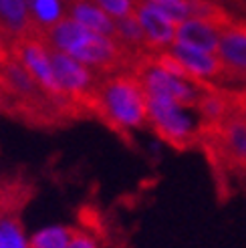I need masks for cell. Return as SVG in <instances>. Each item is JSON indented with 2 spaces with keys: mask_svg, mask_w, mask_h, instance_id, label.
Segmentation results:
<instances>
[{
  "mask_svg": "<svg viewBox=\"0 0 246 248\" xmlns=\"http://www.w3.org/2000/svg\"><path fill=\"white\" fill-rule=\"evenodd\" d=\"M45 43L53 51L75 57L91 71L111 69L121 57V45L113 36L91 32L71 16H65L53 29L45 31Z\"/></svg>",
  "mask_w": 246,
  "mask_h": 248,
  "instance_id": "cell-1",
  "label": "cell"
},
{
  "mask_svg": "<svg viewBox=\"0 0 246 248\" xmlns=\"http://www.w3.org/2000/svg\"><path fill=\"white\" fill-rule=\"evenodd\" d=\"M101 113L121 131H135L147 125V97L138 77H109L97 91Z\"/></svg>",
  "mask_w": 246,
  "mask_h": 248,
  "instance_id": "cell-2",
  "label": "cell"
},
{
  "mask_svg": "<svg viewBox=\"0 0 246 248\" xmlns=\"http://www.w3.org/2000/svg\"><path fill=\"white\" fill-rule=\"evenodd\" d=\"M147 125L168 143L182 147L194 140L198 131V119L192 107L168 101V99L147 97Z\"/></svg>",
  "mask_w": 246,
  "mask_h": 248,
  "instance_id": "cell-3",
  "label": "cell"
},
{
  "mask_svg": "<svg viewBox=\"0 0 246 248\" xmlns=\"http://www.w3.org/2000/svg\"><path fill=\"white\" fill-rule=\"evenodd\" d=\"M139 83L145 91V97H154V99H168V101H174L180 105H186L196 109L200 97H202V89L198 87V83L188 79V77H180L169 73L166 67H162L154 61V63H147L141 73H139Z\"/></svg>",
  "mask_w": 246,
  "mask_h": 248,
  "instance_id": "cell-4",
  "label": "cell"
},
{
  "mask_svg": "<svg viewBox=\"0 0 246 248\" xmlns=\"http://www.w3.org/2000/svg\"><path fill=\"white\" fill-rule=\"evenodd\" d=\"M12 57L29 71V75L39 85V89L45 93V97L57 99V101H69L57 85L53 59H51V46L45 41H36V39H31V36L18 39Z\"/></svg>",
  "mask_w": 246,
  "mask_h": 248,
  "instance_id": "cell-5",
  "label": "cell"
},
{
  "mask_svg": "<svg viewBox=\"0 0 246 248\" xmlns=\"http://www.w3.org/2000/svg\"><path fill=\"white\" fill-rule=\"evenodd\" d=\"M53 59V71L61 93L67 99L85 97L93 91L95 87V71H91L87 65H83L75 57L59 53L51 48Z\"/></svg>",
  "mask_w": 246,
  "mask_h": 248,
  "instance_id": "cell-6",
  "label": "cell"
},
{
  "mask_svg": "<svg viewBox=\"0 0 246 248\" xmlns=\"http://www.w3.org/2000/svg\"><path fill=\"white\" fill-rule=\"evenodd\" d=\"M135 16L139 20L147 46L157 48V51H168L176 43L178 24L159 6L150 2H139L138 10H135Z\"/></svg>",
  "mask_w": 246,
  "mask_h": 248,
  "instance_id": "cell-7",
  "label": "cell"
},
{
  "mask_svg": "<svg viewBox=\"0 0 246 248\" xmlns=\"http://www.w3.org/2000/svg\"><path fill=\"white\" fill-rule=\"evenodd\" d=\"M168 53L180 63V67L188 75V79H192L196 83L212 81L224 71L218 55L210 53V51H204V48H196V46H190V45L174 43L168 48Z\"/></svg>",
  "mask_w": 246,
  "mask_h": 248,
  "instance_id": "cell-8",
  "label": "cell"
},
{
  "mask_svg": "<svg viewBox=\"0 0 246 248\" xmlns=\"http://www.w3.org/2000/svg\"><path fill=\"white\" fill-rule=\"evenodd\" d=\"M224 24H220L218 18H206V16H192L178 24L176 31V43L190 45L196 48L216 53L218 43L222 36Z\"/></svg>",
  "mask_w": 246,
  "mask_h": 248,
  "instance_id": "cell-9",
  "label": "cell"
},
{
  "mask_svg": "<svg viewBox=\"0 0 246 248\" xmlns=\"http://www.w3.org/2000/svg\"><path fill=\"white\" fill-rule=\"evenodd\" d=\"M216 55L224 71L246 77V27L242 24L224 27Z\"/></svg>",
  "mask_w": 246,
  "mask_h": 248,
  "instance_id": "cell-10",
  "label": "cell"
},
{
  "mask_svg": "<svg viewBox=\"0 0 246 248\" xmlns=\"http://www.w3.org/2000/svg\"><path fill=\"white\" fill-rule=\"evenodd\" d=\"M75 22L85 27L91 32L113 36L115 39V20L101 10L93 0H71L69 2V15Z\"/></svg>",
  "mask_w": 246,
  "mask_h": 248,
  "instance_id": "cell-11",
  "label": "cell"
},
{
  "mask_svg": "<svg viewBox=\"0 0 246 248\" xmlns=\"http://www.w3.org/2000/svg\"><path fill=\"white\" fill-rule=\"evenodd\" d=\"M0 27L8 36H29L32 29L29 0H0Z\"/></svg>",
  "mask_w": 246,
  "mask_h": 248,
  "instance_id": "cell-12",
  "label": "cell"
},
{
  "mask_svg": "<svg viewBox=\"0 0 246 248\" xmlns=\"http://www.w3.org/2000/svg\"><path fill=\"white\" fill-rule=\"evenodd\" d=\"M2 77H4V83L8 89L24 99H32L39 95L45 97V93L39 89V85L29 75V71L24 69L15 57H10V59L6 57L2 61Z\"/></svg>",
  "mask_w": 246,
  "mask_h": 248,
  "instance_id": "cell-13",
  "label": "cell"
},
{
  "mask_svg": "<svg viewBox=\"0 0 246 248\" xmlns=\"http://www.w3.org/2000/svg\"><path fill=\"white\" fill-rule=\"evenodd\" d=\"M29 10L32 27L45 32L69 15V2L67 0H29Z\"/></svg>",
  "mask_w": 246,
  "mask_h": 248,
  "instance_id": "cell-14",
  "label": "cell"
},
{
  "mask_svg": "<svg viewBox=\"0 0 246 248\" xmlns=\"http://www.w3.org/2000/svg\"><path fill=\"white\" fill-rule=\"evenodd\" d=\"M75 232L65 224H46L31 234V248H69Z\"/></svg>",
  "mask_w": 246,
  "mask_h": 248,
  "instance_id": "cell-15",
  "label": "cell"
},
{
  "mask_svg": "<svg viewBox=\"0 0 246 248\" xmlns=\"http://www.w3.org/2000/svg\"><path fill=\"white\" fill-rule=\"evenodd\" d=\"M0 248H31V234L12 214L0 216Z\"/></svg>",
  "mask_w": 246,
  "mask_h": 248,
  "instance_id": "cell-16",
  "label": "cell"
},
{
  "mask_svg": "<svg viewBox=\"0 0 246 248\" xmlns=\"http://www.w3.org/2000/svg\"><path fill=\"white\" fill-rule=\"evenodd\" d=\"M224 143L228 154L236 162L246 164V121L244 119H230L224 127Z\"/></svg>",
  "mask_w": 246,
  "mask_h": 248,
  "instance_id": "cell-17",
  "label": "cell"
},
{
  "mask_svg": "<svg viewBox=\"0 0 246 248\" xmlns=\"http://www.w3.org/2000/svg\"><path fill=\"white\" fill-rule=\"evenodd\" d=\"M115 41L123 46H141L145 45V36L143 31L139 27V20L135 15L127 16V18H121L115 20Z\"/></svg>",
  "mask_w": 246,
  "mask_h": 248,
  "instance_id": "cell-18",
  "label": "cell"
},
{
  "mask_svg": "<svg viewBox=\"0 0 246 248\" xmlns=\"http://www.w3.org/2000/svg\"><path fill=\"white\" fill-rule=\"evenodd\" d=\"M196 109H198L200 117L206 121H220L226 117V101L220 95H212L206 91L202 93Z\"/></svg>",
  "mask_w": 246,
  "mask_h": 248,
  "instance_id": "cell-19",
  "label": "cell"
},
{
  "mask_svg": "<svg viewBox=\"0 0 246 248\" xmlns=\"http://www.w3.org/2000/svg\"><path fill=\"white\" fill-rule=\"evenodd\" d=\"M93 2L101 10H105L113 20H121L135 15V10L139 6V0H93Z\"/></svg>",
  "mask_w": 246,
  "mask_h": 248,
  "instance_id": "cell-20",
  "label": "cell"
},
{
  "mask_svg": "<svg viewBox=\"0 0 246 248\" xmlns=\"http://www.w3.org/2000/svg\"><path fill=\"white\" fill-rule=\"evenodd\" d=\"M69 248H99V242H97L89 232H75Z\"/></svg>",
  "mask_w": 246,
  "mask_h": 248,
  "instance_id": "cell-21",
  "label": "cell"
},
{
  "mask_svg": "<svg viewBox=\"0 0 246 248\" xmlns=\"http://www.w3.org/2000/svg\"><path fill=\"white\" fill-rule=\"evenodd\" d=\"M4 36H6V32L2 31V27H0V63L6 59V53H4Z\"/></svg>",
  "mask_w": 246,
  "mask_h": 248,
  "instance_id": "cell-22",
  "label": "cell"
},
{
  "mask_svg": "<svg viewBox=\"0 0 246 248\" xmlns=\"http://www.w3.org/2000/svg\"><path fill=\"white\" fill-rule=\"evenodd\" d=\"M139 2H150V4H166V2H174V0H139Z\"/></svg>",
  "mask_w": 246,
  "mask_h": 248,
  "instance_id": "cell-23",
  "label": "cell"
},
{
  "mask_svg": "<svg viewBox=\"0 0 246 248\" xmlns=\"http://www.w3.org/2000/svg\"><path fill=\"white\" fill-rule=\"evenodd\" d=\"M67 2H71V0H67Z\"/></svg>",
  "mask_w": 246,
  "mask_h": 248,
  "instance_id": "cell-24",
  "label": "cell"
}]
</instances>
